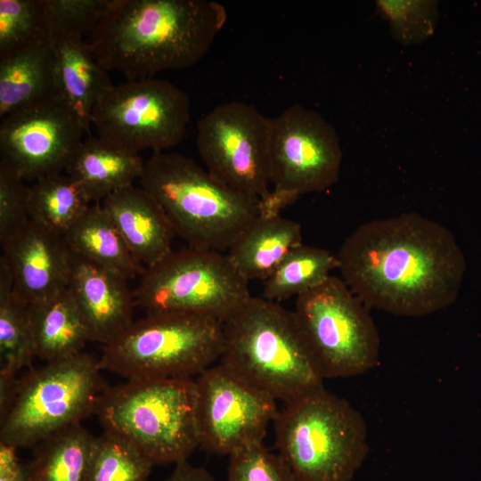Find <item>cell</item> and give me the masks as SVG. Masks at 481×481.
<instances>
[{
    "instance_id": "cell-11",
    "label": "cell",
    "mask_w": 481,
    "mask_h": 481,
    "mask_svg": "<svg viewBox=\"0 0 481 481\" xmlns=\"http://www.w3.org/2000/svg\"><path fill=\"white\" fill-rule=\"evenodd\" d=\"M342 151L338 135L317 111L295 103L270 118L269 194L259 216H279L304 194L319 192L338 179Z\"/></svg>"
},
{
    "instance_id": "cell-9",
    "label": "cell",
    "mask_w": 481,
    "mask_h": 481,
    "mask_svg": "<svg viewBox=\"0 0 481 481\" xmlns=\"http://www.w3.org/2000/svg\"><path fill=\"white\" fill-rule=\"evenodd\" d=\"M248 284L227 254L189 248L147 267L133 295L147 314H192L224 323L251 297Z\"/></svg>"
},
{
    "instance_id": "cell-1",
    "label": "cell",
    "mask_w": 481,
    "mask_h": 481,
    "mask_svg": "<svg viewBox=\"0 0 481 481\" xmlns=\"http://www.w3.org/2000/svg\"><path fill=\"white\" fill-rule=\"evenodd\" d=\"M341 279L368 308L423 316L452 304L464 259L451 232L416 212L355 228L338 254Z\"/></svg>"
},
{
    "instance_id": "cell-13",
    "label": "cell",
    "mask_w": 481,
    "mask_h": 481,
    "mask_svg": "<svg viewBox=\"0 0 481 481\" xmlns=\"http://www.w3.org/2000/svg\"><path fill=\"white\" fill-rule=\"evenodd\" d=\"M270 118L242 102L222 103L198 122L196 146L207 170L229 187L264 200L270 192Z\"/></svg>"
},
{
    "instance_id": "cell-34",
    "label": "cell",
    "mask_w": 481,
    "mask_h": 481,
    "mask_svg": "<svg viewBox=\"0 0 481 481\" xmlns=\"http://www.w3.org/2000/svg\"><path fill=\"white\" fill-rule=\"evenodd\" d=\"M29 190L10 167L0 160V243L4 244L29 222Z\"/></svg>"
},
{
    "instance_id": "cell-22",
    "label": "cell",
    "mask_w": 481,
    "mask_h": 481,
    "mask_svg": "<svg viewBox=\"0 0 481 481\" xmlns=\"http://www.w3.org/2000/svg\"><path fill=\"white\" fill-rule=\"evenodd\" d=\"M36 356L46 363L82 352L91 341L83 313L69 287L29 305Z\"/></svg>"
},
{
    "instance_id": "cell-4",
    "label": "cell",
    "mask_w": 481,
    "mask_h": 481,
    "mask_svg": "<svg viewBox=\"0 0 481 481\" xmlns=\"http://www.w3.org/2000/svg\"><path fill=\"white\" fill-rule=\"evenodd\" d=\"M138 181L190 248L228 250L259 216V200L229 187L178 152H153Z\"/></svg>"
},
{
    "instance_id": "cell-25",
    "label": "cell",
    "mask_w": 481,
    "mask_h": 481,
    "mask_svg": "<svg viewBox=\"0 0 481 481\" xmlns=\"http://www.w3.org/2000/svg\"><path fill=\"white\" fill-rule=\"evenodd\" d=\"M36 347L29 304L17 293L11 267L0 257V379L30 368Z\"/></svg>"
},
{
    "instance_id": "cell-8",
    "label": "cell",
    "mask_w": 481,
    "mask_h": 481,
    "mask_svg": "<svg viewBox=\"0 0 481 481\" xmlns=\"http://www.w3.org/2000/svg\"><path fill=\"white\" fill-rule=\"evenodd\" d=\"M100 371L99 360L84 352L29 369L19 378L13 400L0 417V443L33 448L94 414L107 387Z\"/></svg>"
},
{
    "instance_id": "cell-18",
    "label": "cell",
    "mask_w": 481,
    "mask_h": 481,
    "mask_svg": "<svg viewBox=\"0 0 481 481\" xmlns=\"http://www.w3.org/2000/svg\"><path fill=\"white\" fill-rule=\"evenodd\" d=\"M101 203L134 257L145 268L173 250L172 225L156 200L141 186L124 187Z\"/></svg>"
},
{
    "instance_id": "cell-36",
    "label": "cell",
    "mask_w": 481,
    "mask_h": 481,
    "mask_svg": "<svg viewBox=\"0 0 481 481\" xmlns=\"http://www.w3.org/2000/svg\"><path fill=\"white\" fill-rule=\"evenodd\" d=\"M165 481H215L204 468L190 464L187 460L175 464L170 476Z\"/></svg>"
},
{
    "instance_id": "cell-30",
    "label": "cell",
    "mask_w": 481,
    "mask_h": 481,
    "mask_svg": "<svg viewBox=\"0 0 481 481\" xmlns=\"http://www.w3.org/2000/svg\"><path fill=\"white\" fill-rule=\"evenodd\" d=\"M49 31L48 0H0V57L47 43Z\"/></svg>"
},
{
    "instance_id": "cell-29",
    "label": "cell",
    "mask_w": 481,
    "mask_h": 481,
    "mask_svg": "<svg viewBox=\"0 0 481 481\" xmlns=\"http://www.w3.org/2000/svg\"><path fill=\"white\" fill-rule=\"evenodd\" d=\"M153 466L133 444L103 430L94 436L86 481H148Z\"/></svg>"
},
{
    "instance_id": "cell-24",
    "label": "cell",
    "mask_w": 481,
    "mask_h": 481,
    "mask_svg": "<svg viewBox=\"0 0 481 481\" xmlns=\"http://www.w3.org/2000/svg\"><path fill=\"white\" fill-rule=\"evenodd\" d=\"M57 94L48 42L0 57L1 118Z\"/></svg>"
},
{
    "instance_id": "cell-3",
    "label": "cell",
    "mask_w": 481,
    "mask_h": 481,
    "mask_svg": "<svg viewBox=\"0 0 481 481\" xmlns=\"http://www.w3.org/2000/svg\"><path fill=\"white\" fill-rule=\"evenodd\" d=\"M224 326L219 363L274 400L323 387V376L292 311L251 296Z\"/></svg>"
},
{
    "instance_id": "cell-32",
    "label": "cell",
    "mask_w": 481,
    "mask_h": 481,
    "mask_svg": "<svg viewBox=\"0 0 481 481\" xmlns=\"http://www.w3.org/2000/svg\"><path fill=\"white\" fill-rule=\"evenodd\" d=\"M229 457L225 481H298L282 458L263 443L248 445Z\"/></svg>"
},
{
    "instance_id": "cell-33",
    "label": "cell",
    "mask_w": 481,
    "mask_h": 481,
    "mask_svg": "<svg viewBox=\"0 0 481 481\" xmlns=\"http://www.w3.org/2000/svg\"><path fill=\"white\" fill-rule=\"evenodd\" d=\"M110 3V0H48L49 38L61 34L88 35L105 13Z\"/></svg>"
},
{
    "instance_id": "cell-12",
    "label": "cell",
    "mask_w": 481,
    "mask_h": 481,
    "mask_svg": "<svg viewBox=\"0 0 481 481\" xmlns=\"http://www.w3.org/2000/svg\"><path fill=\"white\" fill-rule=\"evenodd\" d=\"M190 120L189 95L173 83L155 78L112 85L91 115L100 139L138 154L177 145L185 137Z\"/></svg>"
},
{
    "instance_id": "cell-21",
    "label": "cell",
    "mask_w": 481,
    "mask_h": 481,
    "mask_svg": "<svg viewBox=\"0 0 481 481\" xmlns=\"http://www.w3.org/2000/svg\"><path fill=\"white\" fill-rule=\"evenodd\" d=\"M302 243L298 223L279 216H258L234 240L227 256L249 282L265 281L286 256Z\"/></svg>"
},
{
    "instance_id": "cell-27",
    "label": "cell",
    "mask_w": 481,
    "mask_h": 481,
    "mask_svg": "<svg viewBox=\"0 0 481 481\" xmlns=\"http://www.w3.org/2000/svg\"><path fill=\"white\" fill-rule=\"evenodd\" d=\"M81 186L68 174H53L35 181L29 190L30 220L64 233L91 205Z\"/></svg>"
},
{
    "instance_id": "cell-23",
    "label": "cell",
    "mask_w": 481,
    "mask_h": 481,
    "mask_svg": "<svg viewBox=\"0 0 481 481\" xmlns=\"http://www.w3.org/2000/svg\"><path fill=\"white\" fill-rule=\"evenodd\" d=\"M64 238L72 253L127 281L146 269L134 257L101 202L91 204Z\"/></svg>"
},
{
    "instance_id": "cell-35",
    "label": "cell",
    "mask_w": 481,
    "mask_h": 481,
    "mask_svg": "<svg viewBox=\"0 0 481 481\" xmlns=\"http://www.w3.org/2000/svg\"><path fill=\"white\" fill-rule=\"evenodd\" d=\"M0 481H29L26 464L19 459L17 449L0 443Z\"/></svg>"
},
{
    "instance_id": "cell-14",
    "label": "cell",
    "mask_w": 481,
    "mask_h": 481,
    "mask_svg": "<svg viewBox=\"0 0 481 481\" xmlns=\"http://www.w3.org/2000/svg\"><path fill=\"white\" fill-rule=\"evenodd\" d=\"M195 382L200 446L230 456L263 443L279 411L276 400L220 363L205 370Z\"/></svg>"
},
{
    "instance_id": "cell-6",
    "label": "cell",
    "mask_w": 481,
    "mask_h": 481,
    "mask_svg": "<svg viewBox=\"0 0 481 481\" xmlns=\"http://www.w3.org/2000/svg\"><path fill=\"white\" fill-rule=\"evenodd\" d=\"M273 425L278 454L298 481H351L369 452L362 414L323 387L285 403Z\"/></svg>"
},
{
    "instance_id": "cell-20",
    "label": "cell",
    "mask_w": 481,
    "mask_h": 481,
    "mask_svg": "<svg viewBox=\"0 0 481 481\" xmlns=\"http://www.w3.org/2000/svg\"><path fill=\"white\" fill-rule=\"evenodd\" d=\"M144 160L138 153L116 147L98 136L82 140L65 171L91 202L105 198L139 180Z\"/></svg>"
},
{
    "instance_id": "cell-28",
    "label": "cell",
    "mask_w": 481,
    "mask_h": 481,
    "mask_svg": "<svg viewBox=\"0 0 481 481\" xmlns=\"http://www.w3.org/2000/svg\"><path fill=\"white\" fill-rule=\"evenodd\" d=\"M338 267L337 255L301 244L292 249L265 281L263 298L274 302L297 298L322 283Z\"/></svg>"
},
{
    "instance_id": "cell-5",
    "label": "cell",
    "mask_w": 481,
    "mask_h": 481,
    "mask_svg": "<svg viewBox=\"0 0 481 481\" xmlns=\"http://www.w3.org/2000/svg\"><path fill=\"white\" fill-rule=\"evenodd\" d=\"M94 414L103 430L133 444L153 465L186 461L200 446L192 378L134 379L107 386Z\"/></svg>"
},
{
    "instance_id": "cell-10",
    "label": "cell",
    "mask_w": 481,
    "mask_h": 481,
    "mask_svg": "<svg viewBox=\"0 0 481 481\" xmlns=\"http://www.w3.org/2000/svg\"><path fill=\"white\" fill-rule=\"evenodd\" d=\"M292 312L324 379L356 376L378 363V329L342 279L330 275L300 294Z\"/></svg>"
},
{
    "instance_id": "cell-15",
    "label": "cell",
    "mask_w": 481,
    "mask_h": 481,
    "mask_svg": "<svg viewBox=\"0 0 481 481\" xmlns=\"http://www.w3.org/2000/svg\"><path fill=\"white\" fill-rule=\"evenodd\" d=\"M84 133L79 117L54 95L1 118V161L24 181L61 173Z\"/></svg>"
},
{
    "instance_id": "cell-19",
    "label": "cell",
    "mask_w": 481,
    "mask_h": 481,
    "mask_svg": "<svg viewBox=\"0 0 481 481\" xmlns=\"http://www.w3.org/2000/svg\"><path fill=\"white\" fill-rule=\"evenodd\" d=\"M58 94L69 104L89 133L93 109L113 84L95 61L84 37L72 34L49 38Z\"/></svg>"
},
{
    "instance_id": "cell-7",
    "label": "cell",
    "mask_w": 481,
    "mask_h": 481,
    "mask_svg": "<svg viewBox=\"0 0 481 481\" xmlns=\"http://www.w3.org/2000/svg\"><path fill=\"white\" fill-rule=\"evenodd\" d=\"M223 322L192 314H151L103 346L101 370L127 379L192 378L220 359Z\"/></svg>"
},
{
    "instance_id": "cell-26",
    "label": "cell",
    "mask_w": 481,
    "mask_h": 481,
    "mask_svg": "<svg viewBox=\"0 0 481 481\" xmlns=\"http://www.w3.org/2000/svg\"><path fill=\"white\" fill-rule=\"evenodd\" d=\"M94 439L81 423L44 439L25 463L29 481H86Z\"/></svg>"
},
{
    "instance_id": "cell-17",
    "label": "cell",
    "mask_w": 481,
    "mask_h": 481,
    "mask_svg": "<svg viewBox=\"0 0 481 481\" xmlns=\"http://www.w3.org/2000/svg\"><path fill=\"white\" fill-rule=\"evenodd\" d=\"M69 287L86 321L91 341L108 345L135 322V304L127 280L72 252Z\"/></svg>"
},
{
    "instance_id": "cell-2",
    "label": "cell",
    "mask_w": 481,
    "mask_h": 481,
    "mask_svg": "<svg viewBox=\"0 0 481 481\" xmlns=\"http://www.w3.org/2000/svg\"><path fill=\"white\" fill-rule=\"evenodd\" d=\"M226 20L225 8L210 0H110L87 44L106 71L148 79L196 65Z\"/></svg>"
},
{
    "instance_id": "cell-31",
    "label": "cell",
    "mask_w": 481,
    "mask_h": 481,
    "mask_svg": "<svg viewBox=\"0 0 481 481\" xmlns=\"http://www.w3.org/2000/svg\"><path fill=\"white\" fill-rule=\"evenodd\" d=\"M376 7L388 22L393 37L404 45L420 44L436 31L437 1L377 0Z\"/></svg>"
},
{
    "instance_id": "cell-16",
    "label": "cell",
    "mask_w": 481,
    "mask_h": 481,
    "mask_svg": "<svg viewBox=\"0 0 481 481\" xmlns=\"http://www.w3.org/2000/svg\"><path fill=\"white\" fill-rule=\"evenodd\" d=\"M1 247L15 290L29 305L69 287L71 252L64 235L29 220Z\"/></svg>"
}]
</instances>
